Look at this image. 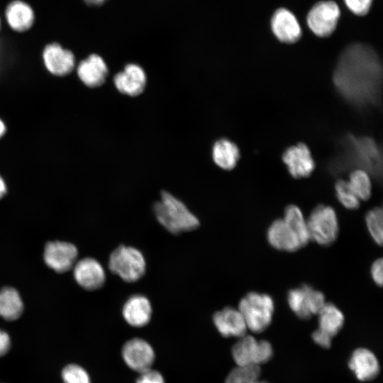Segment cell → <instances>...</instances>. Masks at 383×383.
I'll list each match as a JSON object with an SVG mask.
<instances>
[{"mask_svg":"<svg viewBox=\"0 0 383 383\" xmlns=\"http://www.w3.org/2000/svg\"><path fill=\"white\" fill-rule=\"evenodd\" d=\"M260 366H237L231 370L226 379L225 383H267L260 380Z\"/></svg>","mask_w":383,"mask_h":383,"instance_id":"obj_28","label":"cell"},{"mask_svg":"<svg viewBox=\"0 0 383 383\" xmlns=\"http://www.w3.org/2000/svg\"><path fill=\"white\" fill-rule=\"evenodd\" d=\"M347 7L355 14L365 15L370 10L372 0H344Z\"/></svg>","mask_w":383,"mask_h":383,"instance_id":"obj_32","label":"cell"},{"mask_svg":"<svg viewBox=\"0 0 383 383\" xmlns=\"http://www.w3.org/2000/svg\"><path fill=\"white\" fill-rule=\"evenodd\" d=\"M347 182L360 200L365 201L370 199L372 183L367 172L361 169L353 170Z\"/></svg>","mask_w":383,"mask_h":383,"instance_id":"obj_27","label":"cell"},{"mask_svg":"<svg viewBox=\"0 0 383 383\" xmlns=\"http://www.w3.org/2000/svg\"><path fill=\"white\" fill-rule=\"evenodd\" d=\"M10 345L11 341L9 335L6 332L0 330V357L8 352Z\"/></svg>","mask_w":383,"mask_h":383,"instance_id":"obj_36","label":"cell"},{"mask_svg":"<svg viewBox=\"0 0 383 383\" xmlns=\"http://www.w3.org/2000/svg\"><path fill=\"white\" fill-rule=\"evenodd\" d=\"M348 366L360 381L373 379L379 371V365L376 356L372 351L364 348H360L353 351Z\"/></svg>","mask_w":383,"mask_h":383,"instance_id":"obj_21","label":"cell"},{"mask_svg":"<svg viewBox=\"0 0 383 383\" xmlns=\"http://www.w3.org/2000/svg\"><path fill=\"white\" fill-rule=\"evenodd\" d=\"M109 268L123 281L134 282L145 274L146 262L138 249L122 245L110 255Z\"/></svg>","mask_w":383,"mask_h":383,"instance_id":"obj_5","label":"cell"},{"mask_svg":"<svg viewBox=\"0 0 383 383\" xmlns=\"http://www.w3.org/2000/svg\"><path fill=\"white\" fill-rule=\"evenodd\" d=\"M89 6H101L106 0H83Z\"/></svg>","mask_w":383,"mask_h":383,"instance_id":"obj_37","label":"cell"},{"mask_svg":"<svg viewBox=\"0 0 383 383\" xmlns=\"http://www.w3.org/2000/svg\"><path fill=\"white\" fill-rule=\"evenodd\" d=\"M282 161L294 178L309 177L315 168V162L308 146L300 143L289 147L283 152Z\"/></svg>","mask_w":383,"mask_h":383,"instance_id":"obj_12","label":"cell"},{"mask_svg":"<svg viewBox=\"0 0 383 383\" xmlns=\"http://www.w3.org/2000/svg\"><path fill=\"white\" fill-rule=\"evenodd\" d=\"M340 13V9L334 1H320L309 11L307 24L315 35L326 37L335 29Z\"/></svg>","mask_w":383,"mask_h":383,"instance_id":"obj_9","label":"cell"},{"mask_svg":"<svg viewBox=\"0 0 383 383\" xmlns=\"http://www.w3.org/2000/svg\"><path fill=\"white\" fill-rule=\"evenodd\" d=\"M238 309L244 318L247 328L258 333L271 323L274 302L269 294L251 292L241 299Z\"/></svg>","mask_w":383,"mask_h":383,"instance_id":"obj_4","label":"cell"},{"mask_svg":"<svg viewBox=\"0 0 383 383\" xmlns=\"http://www.w3.org/2000/svg\"><path fill=\"white\" fill-rule=\"evenodd\" d=\"M338 148L328 165L331 174L337 175L356 168L365 170L375 179L381 178L382 152L372 138L347 134L339 140Z\"/></svg>","mask_w":383,"mask_h":383,"instance_id":"obj_2","label":"cell"},{"mask_svg":"<svg viewBox=\"0 0 383 383\" xmlns=\"http://www.w3.org/2000/svg\"><path fill=\"white\" fill-rule=\"evenodd\" d=\"M77 249L72 243L52 241L46 244L44 260L46 265L59 273L69 271L74 265L77 257Z\"/></svg>","mask_w":383,"mask_h":383,"instance_id":"obj_11","label":"cell"},{"mask_svg":"<svg viewBox=\"0 0 383 383\" xmlns=\"http://www.w3.org/2000/svg\"><path fill=\"white\" fill-rule=\"evenodd\" d=\"M6 188L3 179L0 177V199L5 194Z\"/></svg>","mask_w":383,"mask_h":383,"instance_id":"obj_38","label":"cell"},{"mask_svg":"<svg viewBox=\"0 0 383 383\" xmlns=\"http://www.w3.org/2000/svg\"><path fill=\"white\" fill-rule=\"evenodd\" d=\"M136 383H165L162 374L151 369L140 372Z\"/></svg>","mask_w":383,"mask_h":383,"instance_id":"obj_33","label":"cell"},{"mask_svg":"<svg viewBox=\"0 0 383 383\" xmlns=\"http://www.w3.org/2000/svg\"><path fill=\"white\" fill-rule=\"evenodd\" d=\"M6 18L12 29L23 32L29 29L33 25L34 13L29 5L16 0L7 6Z\"/></svg>","mask_w":383,"mask_h":383,"instance_id":"obj_22","label":"cell"},{"mask_svg":"<svg viewBox=\"0 0 383 383\" xmlns=\"http://www.w3.org/2000/svg\"><path fill=\"white\" fill-rule=\"evenodd\" d=\"M147 77L144 70L138 65L129 63L123 71L113 77V84L117 91L129 96L141 94L145 87Z\"/></svg>","mask_w":383,"mask_h":383,"instance_id":"obj_14","label":"cell"},{"mask_svg":"<svg viewBox=\"0 0 383 383\" xmlns=\"http://www.w3.org/2000/svg\"><path fill=\"white\" fill-rule=\"evenodd\" d=\"M271 28L281 42L293 43L301 35V29L295 16L286 9H279L271 19Z\"/></svg>","mask_w":383,"mask_h":383,"instance_id":"obj_16","label":"cell"},{"mask_svg":"<svg viewBox=\"0 0 383 383\" xmlns=\"http://www.w3.org/2000/svg\"><path fill=\"white\" fill-rule=\"evenodd\" d=\"M335 191L338 200L346 209L355 210L360 206V199L347 181L338 179L335 184Z\"/></svg>","mask_w":383,"mask_h":383,"instance_id":"obj_30","label":"cell"},{"mask_svg":"<svg viewBox=\"0 0 383 383\" xmlns=\"http://www.w3.org/2000/svg\"><path fill=\"white\" fill-rule=\"evenodd\" d=\"M62 377L65 383H90L87 372L77 365H69L65 367L62 370Z\"/></svg>","mask_w":383,"mask_h":383,"instance_id":"obj_31","label":"cell"},{"mask_svg":"<svg viewBox=\"0 0 383 383\" xmlns=\"http://www.w3.org/2000/svg\"><path fill=\"white\" fill-rule=\"evenodd\" d=\"M6 131L5 126L3 121L0 119V138L4 135Z\"/></svg>","mask_w":383,"mask_h":383,"instance_id":"obj_39","label":"cell"},{"mask_svg":"<svg viewBox=\"0 0 383 383\" xmlns=\"http://www.w3.org/2000/svg\"><path fill=\"white\" fill-rule=\"evenodd\" d=\"M77 74L86 86L98 87L105 82L108 67L101 57L92 54L79 64Z\"/></svg>","mask_w":383,"mask_h":383,"instance_id":"obj_20","label":"cell"},{"mask_svg":"<svg viewBox=\"0 0 383 383\" xmlns=\"http://www.w3.org/2000/svg\"><path fill=\"white\" fill-rule=\"evenodd\" d=\"M270 342L257 340L249 335L239 338L232 348V356L237 366L259 365L267 362L272 357Z\"/></svg>","mask_w":383,"mask_h":383,"instance_id":"obj_7","label":"cell"},{"mask_svg":"<svg viewBox=\"0 0 383 383\" xmlns=\"http://www.w3.org/2000/svg\"><path fill=\"white\" fill-rule=\"evenodd\" d=\"M153 211L158 222L173 234L191 231L199 226V219L187 206L167 191L161 192Z\"/></svg>","mask_w":383,"mask_h":383,"instance_id":"obj_3","label":"cell"},{"mask_svg":"<svg viewBox=\"0 0 383 383\" xmlns=\"http://www.w3.org/2000/svg\"><path fill=\"white\" fill-rule=\"evenodd\" d=\"M74 277L76 282L87 290L99 289L106 280L102 265L91 257L84 258L74 265Z\"/></svg>","mask_w":383,"mask_h":383,"instance_id":"obj_15","label":"cell"},{"mask_svg":"<svg viewBox=\"0 0 383 383\" xmlns=\"http://www.w3.org/2000/svg\"><path fill=\"white\" fill-rule=\"evenodd\" d=\"M213 323L223 337L240 338L246 334L247 326L238 309L226 307L213 316Z\"/></svg>","mask_w":383,"mask_h":383,"instance_id":"obj_17","label":"cell"},{"mask_svg":"<svg viewBox=\"0 0 383 383\" xmlns=\"http://www.w3.org/2000/svg\"><path fill=\"white\" fill-rule=\"evenodd\" d=\"M214 163L224 170H233L240 159V150L236 144L226 138L216 140L212 148Z\"/></svg>","mask_w":383,"mask_h":383,"instance_id":"obj_23","label":"cell"},{"mask_svg":"<svg viewBox=\"0 0 383 383\" xmlns=\"http://www.w3.org/2000/svg\"><path fill=\"white\" fill-rule=\"evenodd\" d=\"M310 240L321 245H329L337 238L339 232L335 211L330 206L318 205L306 221Z\"/></svg>","mask_w":383,"mask_h":383,"instance_id":"obj_6","label":"cell"},{"mask_svg":"<svg viewBox=\"0 0 383 383\" xmlns=\"http://www.w3.org/2000/svg\"><path fill=\"white\" fill-rule=\"evenodd\" d=\"M318 329L331 337L338 334L344 324V315L338 306L332 303H326L317 314Z\"/></svg>","mask_w":383,"mask_h":383,"instance_id":"obj_24","label":"cell"},{"mask_svg":"<svg viewBox=\"0 0 383 383\" xmlns=\"http://www.w3.org/2000/svg\"><path fill=\"white\" fill-rule=\"evenodd\" d=\"M312 338L313 341L319 346L324 348H328L331 345L333 338L317 328L313 332Z\"/></svg>","mask_w":383,"mask_h":383,"instance_id":"obj_35","label":"cell"},{"mask_svg":"<svg viewBox=\"0 0 383 383\" xmlns=\"http://www.w3.org/2000/svg\"><path fill=\"white\" fill-rule=\"evenodd\" d=\"M23 311V304L19 293L12 287L0 289V316L13 321L18 318Z\"/></svg>","mask_w":383,"mask_h":383,"instance_id":"obj_25","label":"cell"},{"mask_svg":"<svg viewBox=\"0 0 383 383\" xmlns=\"http://www.w3.org/2000/svg\"><path fill=\"white\" fill-rule=\"evenodd\" d=\"M122 356L131 369L140 373L150 369L155 360L152 346L139 338L131 339L123 345Z\"/></svg>","mask_w":383,"mask_h":383,"instance_id":"obj_10","label":"cell"},{"mask_svg":"<svg viewBox=\"0 0 383 383\" xmlns=\"http://www.w3.org/2000/svg\"><path fill=\"white\" fill-rule=\"evenodd\" d=\"M283 219L296 231L303 245L310 240L307 223L301 209L294 204L287 206Z\"/></svg>","mask_w":383,"mask_h":383,"instance_id":"obj_26","label":"cell"},{"mask_svg":"<svg viewBox=\"0 0 383 383\" xmlns=\"http://www.w3.org/2000/svg\"><path fill=\"white\" fill-rule=\"evenodd\" d=\"M382 218V210L380 207L370 210L365 216L367 230L374 241L379 245L383 242Z\"/></svg>","mask_w":383,"mask_h":383,"instance_id":"obj_29","label":"cell"},{"mask_svg":"<svg viewBox=\"0 0 383 383\" xmlns=\"http://www.w3.org/2000/svg\"><path fill=\"white\" fill-rule=\"evenodd\" d=\"M382 79V64L377 54L362 43L351 44L343 50L333 76L338 94L357 107L379 103Z\"/></svg>","mask_w":383,"mask_h":383,"instance_id":"obj_1","label":"cell"},{"mask_svg":"<svg viewBox=\"0 0 383 383\" xmlns=\"http://www.w3.org/2000/svg\"><path fill=\"white\" fill-rule=\"evenodd\" d=\"M371 276L376 284L382 286L383 282V261L382 258L376 260L371 266Z\"/></svg>","mask_w":383,"mask_h":383,"instance_id":"obj_34","label":"cell"},{"mask_svg":"<svg viewBox=\"0 0 383 383\" xmlns=\"http://www.w3.org/2000/svg\"><path fill=\"white\" fill-rule=\"evenodd\" d=\"M125 321L133 327H143L147 325L152 316V306L149 299L142 294L130 296L122 309Z\"/></svg>","mask_w":383,"mask_h":383,"instance_id":"obj_19","label":"cell"},{"mask_svg":"<svg viewBox=\"0 0 383 383\" xmlns=\"http://www.w3.org/2000/svg\"><path fill=\"white\" fill-rule=\"evenodd\" d=\"M0 29H1V21H0Z\"/></svg>","mask_w":383,"mask_h":383,"instance_id":"obj_40","label":"cell"},{"mask_svg":"<svg viewBox=\"0 0 383 383\" xmlns=\"http://www.w3.org/2000/svg\"><path fill=\"white\" fill-rule=\"evenodd\" d=\"M43 56L46 68L53 74L65 75L71 72L74 67L73 53L63 49L57 43L48 45L43 50Z\"/></svg>","mask_w":383,"mask_h":383,"instance_id":"obj_18","label":"cell"},{"mask_svg":"<svg viewBox=\"0 0 383 383\" xmlns=\"http://www.w3.org/2000/svg\"><path fill=\"white\" fill-rule=\"evenodd\" d=\"M267 239L272 247L282 251L294 252L304 246L296 231L283 218L270 224Z\"/></svg>","mask_w":383,"mask_h":383,"instance_id":"obj_13","label":"cell"},{"mask_svg":"<svg viewBox=\"0 0 383 383\" xmlns=\"http://www.w3.org/2000/svg\"><path fill=\"white\" fill-rule=\"evenodd\" d=\"M287 303L299 318L309 319L317 315L326 302L321 292L304 284L289 291Z\"/></svg>","mask_w":383,"mask_h":383,"instance_id":"obj_8","label":"cell"}]
</instances>
